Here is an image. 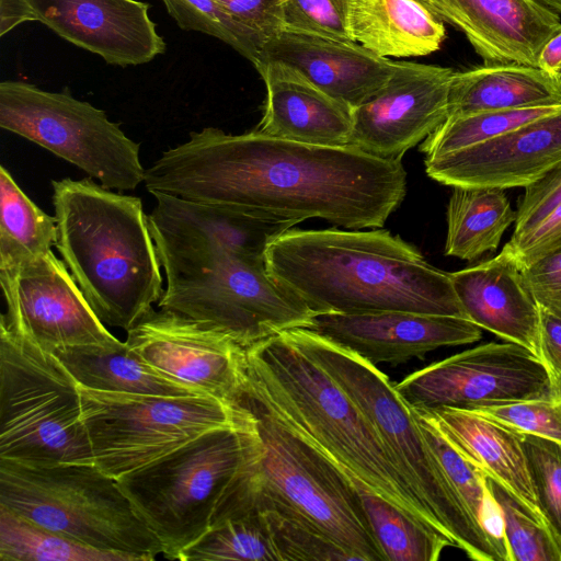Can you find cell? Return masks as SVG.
Wrapping results in <instances>:
<instances>
[{
	"mask_svg": "<svg viewBox=\"0 0 561 561\" xmlns=\"http://www.w3.org/2000/svg\"><path fill=\"white\" fill-rule=\"evenodd\" d=\"M241 405L236 425L209 431L116 480L164 558L179 560L210 529L216 505L245 451L248 410Z\"/></svg>",
	"mask_w": 561,
	"mask_h": 561,
	"instance_id": "obj_10",
	"label": "cell"
},
{
	"mask_svg": "<svg viewBox=\"0 0 561 561\" xmlns=\"http://www.w3.org/2000/svg\"><path fill=\"white\" fill-rule=\"evenodd\" d=\"M36 20L67 42L121 67L151 61L167 49L138 0H30Z\"/></svg>",
	"mask_w": 561,
	"mask_h": 561,
	"instance_id": "obj_19",
	"label": "cell"
},
{
	"mask_svg": "<svg viewBox=\"0 0 561 561\" xmlns=\"http://www.w3.org/2000/svg\"><path fill=\"white\" fill-rule=\"evenodd\" d=\"M259 62L298 72L352 111L377 94L398 65L357 43L286 27L264 42L254 66Z\"/></svg>",
	"mask_w": 561,
	"mask_h": 561,
	"instance_id": "obj_20",
	"label": "cell"
},
{
	"mask_svg": "<svg viewBox=\"0 0 561 561\" xmlns=\"http://www.w3.org/2000/svg\"><path fill=\"white\" fill-rule=\"evenodd\" d=\"M87 388L136 394H208L149 364L124 342L117 347L76 346L54 353Z\"/></svg>",
	"mask_w": 561,
	"mask_h": 561,
	"instance_id": "obj_27",
	"label": "cell"
},
{
	"mask_svg": "<svg viewBox=\"0 0 561 561\" xmlns=\"http://www.w3.org/2000/svg\"><path fill=\"white\" fill-rule=\"evenodd\" d=\"M476 468L542 516L522 444V434L470 410H420ZM543 517V516H542Z\"/></svg>",
	"mask_w": 561,
	"mask_h": 561,
	"instance_id": "obj_24",
	"label": "cell"
},
{
	"mask_svg": "<svg viewBox=\"0 0 561 561\" xmlns=\"http://www.w3.org/2000/svg\"><path fill=\"white\" fill-rule=\"evenodd\" d=\"M413 409L435 410L557 398L545 364L513 343H485L416 370L393 385Z\"/></svg>",
	"mask_w": 561,
	"mask_h": 561,
	"instance_id": "obj_13",
	"label": "cell"
},
{
	"mask_svg": "<svg viewBox=\"0 0 561 561\" xmlns=\"http://www.w3.org/2000/svg\"><path fill=\"white\" fill-rule=\"evenodd\" d=\"M57 220L43 211L0 168V275L12 274L53 251Z\"/></svg>",
	"mask_w": 561,
	"mask_h": 561,
	"instance_id": "obj_29",
	"label": "cell"
},
{
	"mask_svg": "<svg viewBox=\"0 0 561 561\" xmlns=\"http://www.w3.org/2000/svg\"><path fill=\"white\" fill-rule=\"evenodd\" d=\"M144 183L151 194L295 225L320 218L351 230L381 228L407 194L401 160L216 127L164 151Z\"/></svg>",
	"mask_w": 561,
	"mask_h": 561,
	"instance_id": "obj_1",
	"label": "cell"
},
{
	"mask_svg": "<svg viewBox=\"0 0 561 561\" xmlns=\"http://www.w3.org/2000/svg\"><path fill=\"white\" fill-rule=\"evenodd\" d=\"M368 363L399 365L439 347L477 342L482 329L468 319L408 311L316 313L308 328Z\"/></svg>",
	"mask_w": 561,
	"mask_h": 561,
	"instance_id": "obj_17",
	"label": "cell"
},
{
	"mask_svg": "<svg viewBox=\"0 0 561 561\" xmlns=\"http://www.w3.org/2000/svg\"><path fill=\"white\" fill-rule=\"evenodd\" d=\"M540 353L556 394L561 397V319L541 308Z\"/></svg>",
	"mask_w": 561,
	"mask_h": 561,
	"instance_id": "obj_44",
	"label": "cell"
},
{
	"mask_svg": "<svg viewBox=\"0 0 561 561\" xmlns=\"http://www.w3.org/2000/svg\"><path fill=\"white\" fill-rule=\"evenodd\" d=\"M370 528L387 561H437L453 542L398 506L354 483Z\"/></svg>",
	"mask_w": 561,
	"mask_h": 561,
	"instance_id": "obj_30",
	"label": "cell"
},
{
	"mask_svg": "<svg viewBox=\"0 0 561 561\" xmlns=\"http://www.w3.org/2000/svg\"><path fill=\"white\" fill-rule=\"evenodd\" d=\"M540 512L561 545V443L522 434Z\"/></svg>",
	"mask_w": 561,
	"mask_h": 561,
	"instance_id": "obj_36",
	"label": "cell"
},
{
	"mask_svg": "<svg viewBox=\"0 0 561 561\" xmlns=\"http://www.w3.org/2000/svg\"><path fill=\"white\" fill-rule=\"evenodd\" d=\"M516 220L504 190L454 186L447 205L445 254L473 261L494 252Z\"/></svg>",
	"mask_w": 561,
	"mask_h": 561,
	"instance_id": "obj_28",
	"label": "cell"
},
{
	"mask_svg": "<svg viewBox=\"0 0 561 561\" xmlns=\"http://www.w3.org/2000/svg\"><path fill=\"white\" fill-rule=\"evenodd\" d=\"M561 18V0H534Z\"/></svg>",
	"mask_w": 561,
	"mask_h": 561,
	"instance_id": "obj_47",
	"label": "cell"
},
{
	"mask_svg": "<svg viewBox=\"0 0 561 561\" xmlns=\"http://www.w3.org/2000/svg\"><path fill=\"white\" fill-rule=\"evenodd\" d=\"M37 21L30 0H0V35L4 36L18 25Z\"/></svg>",
	"mask_w": 561,
	"mask_h": 561,
	"instance_id": "obj_45",
	"label": "cell"
},
{
	"mask_svg": "<svg viewBox=\"0 0 561 561\" xmlns=\"http://www.w3.org/2000/svg\"><path fill=\"white\" fill-rule=\"evenodd\" d=\"M463 33L484 65L537 67L538 55L561 18L534 0H419Z\"/></svg>",
	"mask_w": 561,
	"mask_h": 561,
	"instance_id": "obj_21",
	"label": "cell"
},
{
	"mask_svg": "<svg viewBox=\"0 0 561 561\" xmlns=\"http://www.w3.org/2000/svg\"><path fill=\"white\" fill-rule=\"evenodd\" d=\"M524 188L511 239L534 229L561 204V162Z\"/></svg>",
	"mask_w": 561,
	"mask_h": 561,
	"instance_id": "obj_40",
	"label": "cell"
},
{
	"mask_svg": "<svg viewBox=\"0 0 561 561\" xmlns=\"http://www.w3.org/2000/svg\"><path fill=\"white\" fill-rule=\"evenodd\" d=\"M0 505L78 542L154 560L162 548L115 479L94 463L47 467L0 460Z\"/></svg>",
	"mask_w": 561,
	"mask_h": 561,
	"instance_id": "obj_8",
	"label": "cell"
},
{
	"mask_svg": "<svg viewBox=\"0 0 561 561\" xmlns=\"http://www.w3.org/2000/svg\"><path fill=\"white\" fill-rule=\"evenodd\" d=\"M78 390L93 463L115 480L209 431L236 425L243 413L240 403L210 394L122 393L79 383Z\"/></svg>",
	"mask_w": 561,
	"mask_h": 561,
	"instance_id": "obj_11",
	"label": "cell"
},
{
	"mask_svg": "<svg viewBox=\"0 0 561 561\" xmlns=\"http://www.w3.org/2000/svg\"><path fill=\"white\" fill-rule=\"evenodd\" d=\"M560 110L561 103L450 116L421 142L420 150L426 158L456 152Z\"/></svg>",
	"mask_w": 561,
	"mask_h": 561,
	"instance_id": "obj_32",
	"label": "cell"
},
{
	"mask_svg": "<svg viewBox=\"0 0 561 561\" xmlns=\"http://www.w3.org/2000/svg\"><path fill=\"white\" fill-rule=\"evenodd\" d=\"M0 127L75 164L106 188L133 191L145 180L140 145L104 111L67 92L2 81Z\"/></svg>",
	"mask_w": 561,
	"mask_h": 561,
	"instance_id": "obj_12",
	"label": "cell"
},
{
	"mask_svg": "<svg viewBox=\"0 0 561 561\" xmlns=\"http://www.w3.org/2000/svg\"><path fill=\"white\" fill-rule=\"evenodd\" d=\"M167 288L158 302L211 325L244 348L284 331L308 328L314 313L249 255L233 216L184 203L152 230Z\"/></svg>",
	"mask_w": 561,
	"mask_h": 561,
	"instance_id": "obj_2",
	"label": "cell"
},
{
	"mask_svg": "<svg viewBox=\"0 0 561 561\" xmlns=\"http://www.w3.org/2000/svg\"><path fill=\"white\" fill-rule=\"evenodd\" d=\"M7 310L1 320L41 348L117 347L65 262L53 251L15 273L0 275Z\"/></svg>",
	"mask_w": 561,
	"mask_h": 561,
	"instance_id": "obj_14",
	"label": "cell"
},
{
	"mask_svg": "<svg viewBox=\"0 0 561 561\" xmlns=\"http://www.w3.org/2000/svg\"><path fill=\"white\" fill-rule=\"evenodd\" d=\"M0 460L93 463L78 382L58 357L0 321Z\"/></svg>",
	"mask_w": 561,
	"mask_h": 561,
	"instance_id": "obj_9",
	"label": "cell"
},
{
	"mask_svg": "<svg viewBox=\"0 0 561 561\" xmlns=\"http://www.w3.org/2000/svg\"><path fill=\"white\" fill-rule=\"evenodd\" d=\"M470 411L520 434L561 443V397L485 405Z\"/></svg>",
	"mask_w": 561,
	"mask_h": 561,
	"instance_id": "obj_38",
	"label": "cell"
},
{
	"mask_svg": "<svg viewBox=\"0 0 561 561\" xmlns=\"http://www.w3.org/2000/svg\"><path fill=\"white\" fill-rule=\"evenodd\" d=\"M263 515L283 561H347L354 560L330 538L297 520L272 511Z\"/></svg>",
	"mask_w": 561,
	"mask_h": 561,
	"instance_id": "obj_37",
	"label": "cell"
},
{
	"mask_svg": "<svg viewBox=\"0 0 561 561\" xmlns=\"http://www.w3.org/2000/svg\"><path fill=\"white\" fill-rule=\"evenodd\" d=\"M508 245L520 265L561 249V204L538 226L516 239Z\"/></svg>",
	"mask_w": 561,
	"mask_h": 561,
	"instance_id": "obj_43",
	"label": "cell"
},
{
	"mask_svg": "<svg viewBox=\"0 0 561 561\" xmlns=\"http://www.w3.org/2000/svg\"><path fill=\"white\" fill-rule=\"evenodd\" d=\"M241 24L264 41L284 28V0H218Z\"/></svg>",
	"mask_w": 561,
	"mask_h": 561,
	"instance_id": "obj_42",
	"label": "cell"
},
{
	"mask_svg": "<svg viewBox=\"0 0 561 561\" xmlns=\"http://www.w3.org/2000/svg\"><path fill=\"white\" fill-rule=\"evenodd\" d=\"M168 13L184 31L214 36L253 65L264 39L236 20L218 0H162Z\"/></svg>",
	"mask_w": 561,
	"mask_h": 561,
	"instance_id": "obj_35",
	"label": "cell"
},
{
	"mask_svg": "<svg viewBox=\"0 0 561 561\" xmlns=\"http://www.w3.org/2000/svg\"><path fill=\"white\" fill-rule=\"evenodd\" d=\"M248 410L242 462L225 488L210 528L264 511L302 523L362 561H387L353 482L309 444L241 393Z\"/></svg>",
	"mask_w": 561,
	"mask_h": 561,
	"instance_id": "obj_5",
	"label": "cell"
},
{
	"mask_svg": "<svg viewBox=\"0 0 561 561\" xmlns=\"http://www.w3.org/2000/svg\"><path fill=\"white\" fill-rule=\"evenodd\" d=\"M266 98L256 131L291 141L329 147L350 146L352 110L298 72L273 62H259Z\"/></svg>",
	"mask_w": 561,
	"mask_h": 561,
	"instance_id": "obj_23",
	"label": "cell"
},
{
	"mask_svg": "<svg viewBox=\"0 0 561 561\" xmlns=\"http://www.w3.org/2000/svg\"><path fill=\"white\" fill-rule=\"evenodd\" d=\"M537 67L561 85V27L542 46Z\"/></svg>",
	"mask_w": 561,
	"mask_h": 561,
	"instance_id": "obj_46",
	"label": "cell"
},
{
	"mask_svg": "<svg viewBox=\"0 0 561 561\" xmlns=\"http://www.w3.org/2000/svg\"><path fill=\"white\" fill-rule=\"evenodd\" d=\"M454 75L448 67L398 61L387 84L353 110L350 146L401 160L447 119Z\"/></svg>",
	"mask_w": 561,
	"mask_h": 561,
	"instance_id": "obj_16",
	"label": "cell"
},
{
	"mask_svg": "<svg viewBox=\"0 0 561 561\" xmlns=\"http://www.w3.org/2000/svg\"><path fill=\"white\" fill-rule=\"evenodd\" d=\"M352 39L377 56L422 57L446 38L444 22L419 0H351Z\"/></svg>",
	"mask_w": 561,
	"mask_h": 561,
	"instance_id": "obj_25",
	"label": "cell"
},
{
	"mask_svg": "<svg viewBox=\"0 0 561 561\" xmlns=\"http://www.w3.org/2000/svg\"><path fill=\"white\" fill-rule=\"evenodd\" d=\"M51 186L55 248L100 320L129 331L163 294L141 199L91 178L55 180Z\"/></svg>",
	"mask_w": 561,
	"mask_h": 561,
	"instance_id": "obj_6",
	"label": "cell"
},
{
	"mask_svg": "<svg viewBox=\"0 0 561 561\" xmlns=\"http://www.w3.org/2000/svg\"><path fill=\"white\" fill-rule=\"evenodd\" d=\"M129 348L159 370L228 403L245 381V348L225 332L184 314L152 309L127 331Z\"/></svg>",
	"mask_w": 561,
	"mask_h": 561,
	"instance_id": "obj_15",
	"label": "cell"
},
{
	"mask_svg": "<svg viewBox=\"0 0 561 561\" xmlns=\"http://www.w3.org/2000/svg\"><path fill=\"white\" fill-rule=\"evenodd\" d=\"M265 264L314 314L408 311L467 319L449 273L387 230L288 229L267 247Z\"/></svg>",
	"mask_w": 561,
	"mask_h": 561,
	"instance_id": "obj_3",
	"label": "cell"
},
{
	"mask_svg": "<svg viewBox=\"0 0 561 561\" xmlns=\"http://www.w3.org/2000/svg\"><path fill=\"white\" fill-rule=\"evenodd\" d=\"M561 162V110L476 146L425 158L426 173L449 186L526 187Z\"/></svg>",
	"mask_w": 561,
	"mask_h": 561,
	"instance_id": "obj_18",
	"label": "cell"
},
{
	"mask_svg": "<svg viewBox=\"0 0 561 561\" xmlns=\"http://www.w3.org/2000/svg\"><path fill=\"white\" fill-rule=\"evenodd\" d=\"M560 103L561 85L538 67L483 64L455 71L449 89L448 117Z\"/></svg>",
	"mask_w": 561,
	"mask_h": 561,
	"instance_id": "obj_26",
	"label": "cell"
},
{
	"mask_svg": "<svg viewBox=\"0 0 561 561\" xmlns=\"http://www.w3.org/2000/svg\"><path fill=\"white\" fill-rule=\"evenodd\" d=\"M245 354L244 394L316 449L353 485H364L437 530L371 421L285 331L245 348Z\"/></svg>",
	"mask_w": 561,
	"mask_h": 561,
	"instance_id": "obj_4",
	"label": "cell"
},
{
	"mask_svg": "<svg viewBox=\"0 0 561 561\" xmlns=\"http://www.w3.org/2000/svg\"><path fill=\"white\" fill-rule=\"evenodd\" d=\"M371 421L392 460L436 529L476 561H505L484 529L483 516L446 472L413 409L388 376L357 354L306 329L285 331Z\"/></svg>",
	"mask_w": 561,
	"mask_h": 561,
	"instance_id": "obj_7",
	"label": "cell"
},
{
	"mask_svg": "<svg viewBox=\"0 0 561 561\" xmlns=\"http://www.w3.org/2000/svg\"><path fill=\"white\" fill-rule=\"evenodd\" d=\"M520 267L539 308L561 319V249Z\"/></svg>",
	"mask_w": 561,
	"mask_h": 561,
	"instance_id": "obj_41",
	"label": "cell"
},
{
	"mask_svg": "<svg viewBox=\"0 0 561 561\" xmlns=\"http://www.w3.org/2000/svg\"><path fill=\"white\" fill-rule=\"evenodd\" d=\"M449 275L468 320L541 359L540 308L508 243L491 260Z\"/></svg>",
	"mask_w": 561,
	"mask_h": 561,
	"instance_id": "obj_22",
	"label": "cell"
},
{
	"mask_svg": "<svg viewBox=\"0 0 561 561\" xmlns=\"http://www.w3.org/2000/svg\"><path fill=\"white\" fill-rule=\"evenodd\" d=\"M504 519L510 561H561V545L542 516L486 476Z\"/></svg>",
	"mask_w": 561,
	"mask_h": 561,
	"instance_id": "obj_34",
	"label": "cell"
},
{
	"mask_svg": "<svg viewBox=\"0 0 561 561\" xmlns=\"http://www.w3.org/2000/svg\"><path fill=\"white\" fill-rule=\"evenodd\" d=\"M350 2L351 0H284V27L341 42H354L347 25Z\"/></svg>",
	"mask_w": 561,
	"mask_h": 561,
	"instance_id": "obj_39",
	"label": "cell"
},
{
	"mask_svg": "<svg viewBox=\"0 0 561 561\" xmlns=\"http://www.w3.org/2000/svg\"><path fill=\"white\" fill-rule=\"evenodd\" d=\"M1 561H131L42 527L0 505Z\"/></svg>",
	"mask_w": 561,
	"mask_h": 561,
	"instance_id": "obj_31",
	"label": "cell"
},
{
	"mask_svg": "<svg viewBox=\"0 0 561 561\" xmlns=\"http://www.w3.org/2000/svg\"><path fill=\"white\" fill-rule=\"evenodd\" d=\"M181 561H283L261 513L210 528L180 556Z\"/></svg>",
	"mask_w": 561,
	"mask_h": 561,
	"instance_id": "obj_33",
	"label": "cell"
}]
</instances>
